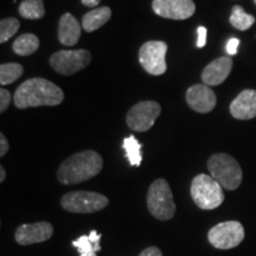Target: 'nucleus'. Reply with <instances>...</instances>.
<instances>
[{"label":"nucleus","instance_id":"obj_6","mask_svg":"<svg viewBox=\"0 0 256 256\" xmlns=\"http://www.w3.org/2000/svg\"><path fill=\"white\" fill-rule=\"evenodd\" d=\"M110 204L104 194L92 191H72L60 198V206L72 214H92L104 210Z\"/></svg>","mask_w":256,"mask_h":256},{"label":"nucleus","instance_id":"obj_25","mask_svg":"<svg viewBox=\"0 0 256 256\" xmlns=\"http://www.w3.org/2000/svg\"><path fill=\"white\" fill-rule=\"evenodd\" d=\"M11 101L12 96L10 94V92L4 88L0 89V113H4L5 110H8Z\"/></svg>","mask_w":256,"mask_h":256},{"label":"nucleus","instance_id":"obj_29","mask_svg":"<svg viewBox=\"0 0 256 256\" xmlns=\"http://www.w3.org/2000/svg\"><path fill=\"white\" fill-rule=\"evenodd\" d=\"M139 256H162V252L156 247H148L144 249Z\"/></svg>","mask_w":256,"mask_h":256},{"label":"nucleus","instance_id":"obj_14","mask_svg":"<svg viewBox=\"0 0 256 256\" xmlns=\"http://www.w3.org/2000/svg\"><path fill=\"white\" fill-rule=\"evenodd\" d=\"M232 60L228 56L218 57L208 64L202 72V81L206 86H218L228 78L232 70Z\"/></svg>","mask_w":256,"mask_h":256},{"label":"nucleus","instance_id":"obj_16","mask_svg":"<svg viewBox=\"0 0 256 256\" xmlns=\"http://www.w3.org/2000/svg\"><path fill=\"white\" fill-rule=\"evenodd\" d=\"M81 38V24L72 14H64L58 23V40L66 46L78 44Z\"/></svg>","mask_w":256,"mask_h":256},{"label":"nucleus","instance_id":"obj_22","mask_svg":"<svg viewBox=\"0 0 256 256\" xmlns=\"http://www.w3.org/2000/svg\"><path fill=\"white\" fill-rule=\"evenodd\" d=\"M124 150L126 151V156L130 164L132 166H140L142 162V145L136 139L134 136H130L128 138H124L122 144Z\"/></svg>","mask_w":256,"mask_h":256},{"label":"nucleus","instance_id":"obj_17","mask_svg":"<svg viewBox=\"0 0 256 256\" xmlns=\"http://www.w3.org/2000/svg\"><path fill=\"white\" fill-rule=\"evenodd\" d=\"M112 17V10L107 6H102L89 11L82 18V28L87 32H92L107 23Z\"/></svg>","mask_w":256,"mask_h":256},{"label":"nucleus","instance_id":"obj_31","mask_svg":"<svg viewBox=\"0 0 256 256\" xmlns=\"http://www.w3.org/2000/svg\"><path fill=\"white\" fill-rule=\"evenodd\" d=\"M6 178V171L4 166H0V183H4Z\"/></svg>","mask_w":256,"mask_h":256},{"label":"nucleus","instance_id":"obj_15","mask_svg":"<svg viewBox=\"0 0 256 256\" xmlns=\"http://www.w3.org/2000/svg\"><path fill=\"white\" fill-rule=\"evenodd\" d=\"M230 113L238 120H250L256 116V90L246 89L230 104Z\"/></svg>","mask_w":256,"mask_h":256},{"label":"nucleus","instance_id":"obj_19","mask_svg":"<svg viewBox=\"0 0 256 256\" xmlns=\"http://www.w3.org/2000/svg\"><path fill=\"white\" fill-rule=\"evenodd\" d=\"M40 48V40L36 34H24L19 36L12 44V50L19 56H28L36 52Z\"/></svg>","mask_w":256,"mask_h":256},{"label":"nucleus","instance_id":"obj_20","mask_svg":"<svg viewBox=\"0 0 256 256\" xmlns=\"http://www.w3.org/2000/svg\"><path fill=\"white\" fill-rule=\"evenodd\" d=\"M18 11L22 17L30 20L40 19L46 14V8L42 0H24L19 6Z\"/></svg>","mask_w":256,"mask_h":256},{"label":"nucleus","instance_id":"obj_24","mask_svg":"<svg viewBox=\"0 0 256 256\" xmlns=\"http://www.w3.org/2000/svg\"><path fill=\"white\" fill-rule=\"evenodd\" d=\"M20 23L16 18H4L0 22V43L4 44L12 36L17 34Z\"/></svg>","mask_w":256,"mask_h":256},{"label":"nucleus","instance_id":"obj_12","mask_svg":"<svg viewBox=\"0 0 256 256\" xmlns=\"http://www.w3.org/2000/svg\"><path fill=\"white\" fill-rule=\"evenodd\" d=\"M54 226L49 222H37L22 224L14 234V240L20 246H30L34 243H43L51 238Z\"/></svg>","mask_w":256,"mask_h":256},{"label":"nucleus","instance_id":"obj_27","mask_svg":"<svg viewBox=\"0 0 256 256\" xmlns=\"http://www.w3.org/2000/svg\"><path fill=\"white\" fill-rule=\"evenodd\" d=\"M197 34H198L197 48H203V46H206V34H208L206 28L200 26V28H197Z\"/></svg>","mask_w":256,"mask_h":256},{"label":"nucleus","instance_id":"obj_30","mask_svg":"<svg viewBox=\"0 0 256 256\" xmlns=\"http://www.w3.org/2000/svg\"><path fill=\"white\" fill-rule=\"evenodd\" d=\"M101 0H81V2L84 6H88V8H94V6H98L100 4Z\"/></svg>","mask_w":256,"mask_h":256},{"label":"nucleus","instance_id":"obj_26","mask_svg":"<svg viewBox=\"0 0 256 256\" xmlns=\"http://www.w3.org/2000/svg\"><path fill=\"white\" fill-rule=\"evenodd\" d=\"M238 46H240V40L238 38H232V40H229L228 43H226V52L229 54L230 56H234L238 54Z\"/></svg>","mask_w":256,"mask_h":256},{"label":"nucleus","instance_id":"obj_10","mask_svg":"<svg viewBox=\"0 0 256 256\" xmlns=\"http://www.w3.org/2000/svg\"><path fill=\"white\" fill-rule=\"evenodd\" d=\"M162 113V106L156 101H142L128 110L127 126L136 132H146L154 124Z\"/></svg>","mask_w":256,"mask_h":256},{"label":"nucleus","instance_id":"obj_21","mask_svg":"<svg viewBox=\"0 0 256 256\" xmlns=\"http://www.w3.org/2000/svg\"><path fill=\"white\" fill-rule=\"evenodd\" d=\"M255 23L254 16L247 14L240 5H235L232 8V16H230V24L236 30L247 31Z\"/></svg>","mask_w":256,"mask_h":256},{"label":"nucleus","instance_id":"obj_7","mask_svg":"<svg viewBox=\"0 0 256 256\" xmlns=\"http://www.w3.org/2000/svg\"><path fill=\"white\" fill-rule=\"evenodd\" d=\"M92 62L88 50H60L50 57V66L60 75L70 76L87 68Z\"/></svg>","mask_w":256,"mask_h":256},{"label":"nucleus","instance_id":"obj_8","mask_svg":"<svg viewBox=\"0 0 256 256\" xmlns=\"http://www.w3.org/2000/svg\"><path fill=\"white\" fill-rule=\"evenodd\" d=\"M210 244L217 249H232L244 240V228L238 220H226L216 224L208 232Z\"/></svg>","mask_w":256,"mask_h":256},{"label":"nucleus","instance_id":"obj_4","mask_svg":"<svg viewBox=\"0 0 256 256\" xmlns=\"http://www.w3.org/2000/svg\"><path fill=\"white\" fill-rule=\"evenodd\" d=\"M147 208L153 217L159 220H168L176 215V203L170 185L165 179H156L147 192Z\"/></svg>","mask_w":256,"mask_h":256},{"label":"nucleus","instance_id":"obj_28","mask_svg":"<svg viewBox=\"0 0 256 256\" xmlns=\"http://www.w3.org/2000/svg\"><path fill=\"white\" fill-rule=\"evenodd\" d=\"M10 145L8 139H6L4 133H0V156H5L6 153L8 152Z\"/></svg>","mask_w":256,"mask_h":256},{"label":"nucleus","instance_id":"obj_9","mask_svg":"<svg viewBox=\"0 0 256 256\" xmlns=\"http://www.w3.org/2000/svg\"><path fill=\"white\" fill-rule=\"evenodd\" d=\"M168 44L162 40H148L139 50V62L146 72L159 76L166 72Z\"/></svg>","mask_w":256,"mask_h":256},{"label":"nucleus","instance_id":"obj_5","mask_svg":"<svg viewBox=\"0 0 256 256\" xmlns=\"http://www.w3.org/2000/svg\"><path fill=\"white\" fill-rule=\"evenodd\" d=\"M191 197L202 210H214L224 202L223 188L211 176L200 174L192 179Z\"/></svg>","mask_w":256,"mask_h":256},{"label":"nucleus","instance_id":"obj_18","mask_svg":"<svg viewBox=\"0 0 256 256\" xmlns=\"http://www.w3.org/2000/svg\"><path fill=\"white\" fill-rule=\"evenodd\" d=\"M101 234L92 230L89 235H82L72 241V247L80 252V256H98L96 252L101 250Z\"/></svg>","mask_w":256,"mask_h":256},{"label":"nucleus","instance_id":"obj_23","mask_svg":"<svg viewBox=\"0 0 256 256\" xmlns=\"http://www.w3.org/2000/svg\"><path fill=\"white\" fill-rule=\"evenodd\" d=\"M24 68L18 63H5L0 66V84L8 86L23 75Z\"/></svg>","mask_w":256,"mask_h":256},{"label":"nucleus","instance_id":"obj_2","mask_svg":"<svg viewBox=\"0 0 256 256\" xmlns=\"http://www.w3.org/2000/svg\"><path fill=\"white\" fill-rule=\"evenodd\" d=\"M104 159L98 152L87 150L64 160L57 171V179L63 185H75L94 178L102 171Z\"/></svg>","mask_w":256,"mask_h":256},{"label":"nucleus","instance_id":"obj_11","mask_svg":"<svg viewBox=\"0 0 256 256\" xmlns=\"http://www.w3.org/2000/svg\"><path fill=\"white\" fill-rule=\"evenodd\" d=\"M152 8L159 17L174 20H185L196 12L192 0H153Z\"/></svg>","mask_w":256,"mask_h":256},{"label":"nucleus","instance_id":"obj_3","mask_svg":"<svg viewBox=\"0 0 256 256\" xmlns=\"http://www.w3.org/2000/svg\"><path fill=\"white\" fill-rule=\"evenodd\" d=\"M211 177L226 190H236L242 183L243 172L238 160L226 153H216L208 160Z\"/></svg>","mask_w":256,"mask_h":256},{"label":"nucleus","instance_id":"obj_32","mask_svg":"<svg viewBox=\"0 0 256 256\" xmlns=\"http://www.w3.org/2000/svg\"><path fill=\"white\" fill-rule=\"evenodd\" d=\"M254 2H255V4H256V0H254Z\"/></svg>","mask_w":256,"mask_h":256},{"label":"nucleus","instance_id":"obj_13","mask_svg":"<svg viewBox=\"0 0 256 256\" xmlns=\"http://www.w3.org/2000/svg\"><path fill=\"white\" fill-rule=\"evenodd\" d=\"M186 102L192 110L206 114L216 107L217 98L209 86L194 84L188 89Z\"/></svg>","mask_w":256,"mask_h":256},{"label":"nucleus","instance_id":"obj_1","mask_svg":"<svg viewBox=\"0 0 256 256\" xmlns=\"http://www.w3.org/2000/svg\"><path fill=\"white\" fill-rule=\"evenodd\" d=\"M64 100V92L55 83L42 78L26 80L17 88L14 102L19 110L43 106H58Z\"/></svg>","mask_w":256,"mask_h":256}]
</instances>
